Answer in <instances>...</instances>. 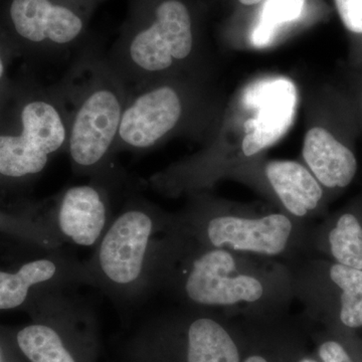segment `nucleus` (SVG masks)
Wrapping results in <instances>:
<instances>
[{"label":"nucleus","instance_id":"nucleus-1","mask_svg":"<svg viewBox=\"0 0 362 362\" xmlns=\"http://www.w3.org/2000/svg\"><path fill=\"white\" fill-rule=\"evenodd\" d=\"M69 112L66 153L76 175L90 178L108 173L128 98V86L108 54L88 42L58 83Z\"/></svg>","mask_w":362,"mask_h":362},{"label":"nucleus","instance_id":"nucleus-2","mask_svg":"<svg viewBox=\"0 0 362 362\" xmlns=\"http://www.w3.org/2000/svg\"><path fill=\"white\" fill-rule=\"evenodd\" d=\"M171 218L142 197H127L92 256L82 262L84 284L121 305L146 297L152 291L154 250Z\"/></svg>","mask_w":362,"mask_h":362},{"label":"nucleus","instance_id":"nucleus-3","mask_svg":"<svg viewBox=\"0 0 362 362\" xmlns=\"http://www.w3.org/2000/svg\"><path fill=\"white\" fill-rule=\"evenodd\" d=\"M194 18L183 0H129L108 54L128 89L161 81L194 56Z\"/></svg>","mask_w":362,"mask_h":362},{"label":"nucleus","instance_id":"nucleus-4","mask_svg":"<svg viewBox=\"0 0 362 362\" xmlns=\"http://www.w3.org/2000/svg\"><path fill=\"white\" fill-rule=\"evenodd\" d=\"M71 290L47 293L26 312L30 323L11 332L28 362H97L100 352L96 315Z\"/></svg>","mask_w":362,"mask_h":362},{"label":"nucleus","instance_id":"nucleus-5","mask_svg":"<svg viewBox=\"0 0 362 362\" xmlns=\"http://www.w3.org/2000/svg\"><path fill=\"white\" fill-rule=\"evenodd\" d=\"M129 362H242L239 346L214 317L190 309L144 324L125 342Z\"/></svg>","mask_w":362,"mask_h":362},{"label":"nucleus","instance_id":"nucleus-6","mask_svg":"<svg viewBox=\"0 0 362 362\" xmlns=\"http://www.w3.org/2000/svg\"><path fill=\"white\" fill-rule=\"evenodd\" d=\"M70 112L58 84L21 105L20 132L0 134V173L21 180L37 176L66 152Z\"/></svg>","mask_w":362,"mask_h":362},{"label":"nucleus","instance_id":"nucleus-7","mask_svg":"<svg viewBox=\"0 0 362 362\" xmlns=\"http://www.w3.org/2000/svg\"><path fill=\"white\" fill-rule=\"evenodd\" d=\"M104 0H8L6 23L21 42L54 61L89 42V28Z\"/></svg>","mask_w":362,"mask_h":362},{"label":"nucleus","instance_id":"nucleus-8","mask_svg":"<svg viewBox=\"0 0 362 362\" xmlns=\"http://www.w3.org/2000/svg\"><path fill=\"white\" fill-rule=\"evenodd\" d=\"M173 220L182 235L204 246L265 257L282 255L294 230L291 220L283 214L246 218L209 214L197 209Z\"/></svg>","mask_w":362,"mask_h":362},{"label":"nucleus","instance_id":"nucleus-9","mask_svg":"<svg viewBox=\"0 0 362 362\" xmlns=\"http://www.w3.org/2000/svg\"><path fill=\"white\" fill-rule=\"evenodd\" d=\"M121 181L120 170L114 168L89 183L66 188L54 206L42 213L37 209V214L64 243L95 247L115 216L113 194Z\"/></svg>","mask_w":362,"mask_h":362},{"label":"nucleus","instance_id":"nucleus-10","mask_svg":"<svg viewBox=\"0 0 362 362\" xmlns=\"http://www.w3.org/2000/svg\"><path fill=\"white\" fill-rule=\"evenodd\" d=\"M187 114V94L170 83L129 88L114 154L153 148L180 127Z\"/></svg>","mask_w":362,"mask_h":362},{"label":"nucleus","instance_id":"nucleus-11","mask_svg":"<svg viewBox=\"0 0 362 362\" xmlns=\"http://www.w3.org/2000/svg\"><path fill=\"white\" fill-rule=\"evenodd\" d=\"M82 284V262L61 249L52 250L14 268H0V312L26 311L47 293L73 290Z\"/></svg>","mask_w":362,"mask_h":362},{"label":"nucleus","instance_id":"nucleus-12","mask_svg":"<svg viewBox=\"0 0 362 362\" xmlns=\"http://www.w3.org/2000/svg\"><path fill=\"white\" fill-rule=\"evenodd\" d=\"M302 152L312 175L324 187H346L356 175L354 152L324 128L307 132Z\"/></svg>","mask_w":362,"mask_h":362},{"label":"nucleus","instance_id":"nucleus-13","mask_svg":"<svg viewBox=\"0 0 362 362\" xmlns=\"http://www.w3.org/2000/svg\"><path fill=\"white\" fill-rule=\"evenodd\" d=\"M268 103L261 107L256 118L249 119L245 124L246 136L242 149L250 157L259 153L280 139L291 123L295 93L291 84L276 83L266 90Z\"/></svg>","mask_w":362,"mask_h":362},{"label":"nucleus","instance_id":"nucleus-14","mask_svg":"<svg viewBox=\"0 0 362 362\" xmlns=\"http://www.w3.org/2000/svg\"><path fill=\"white\" fill-rule=\"evenodd\" d=\"M266 175L283 206L292 216H306L322 199L319 181L296 161H272L267 165Z\"/></svg>","mask_w":362,"mask_h":362},{"label":"nucleus","instance_id":"nucleus-15","mask_svg":"<svg viewBox=\"0 0 362 362\" xmlns=\"http://www.w3.org/2000/svg\"><path fill=\"white\" fill-rule=\"evenodd\" d=\"M0 233L45 252L65 244L51 226L28 211L11 214L0 209Z\"/></svg>","mask_w":362,"mask_h":362},{"label":"nucleus","instance_id":"nucleus-16","mask_svg":"<svg viewBox=\"0 0 362 362\" xmlns=\"http://www.w3.org/2000/svg\"><path fill=\"white\" fill-rule=\"evenodd\" d=\"M331 280L341 290L340 320L350 328L362 326V270L334 264L330 268Z\"/></svg>","mask_w":362,"mask_h":362},{"label":"nucleus","instance_id":"nucleus-17","mask_svg":"<svg viewBox=\"0 0 362 362\" xmlns=\"http://www.w3.org/2000/svg\"><path fill=\"white\" fill-rule=\"evenodd\" d=\"M328 243L338 264L362 270V226L356 216L342 214L330 230Z\"/></svg>","mask_w":362,"mask_h":362},{"label":"nucleus","instance_id":"nucleus-18","mask_svg":"<svg viewBox=\"0 0 362 362\" xmlns=\"http://www.w3.org/2000/svg\"><path fill=\"white\" fill-rule=\"evenodd\" d=\"M305 0H266L252 33L255 45L268 44L283 25L298 20L303 13Z\"/></svg>","mask_w":362,"mask_h":362},{"label":"nucleus","instance_id":"nucleus-19","mask_svg":"<svg viewBox=\"0 0 362 362\" xmlns=\"http://www.w3.org/2000/svg\"><path fill=\"white\" fill-rule=\"evenodd\" d=\"M343 25L350 32L362 33V0H334Z\"/></svg>","mask_w":362,"mask_h":362},{"label":"nucleus","instance_id":"nucleus-20","mask_svg":"<svg viewBox=\"0 0 362 362\" xmlns=\"http://www.w3.org/2000/svg\"><path fill=\"white\" fill-rule=\"evenodd\" d=\"M319 356L323 362H354L340 343L329 340L319 346Z\"/></svg>","mask_w":362,"mask_h":362},{"label":"nucleus","instance_id":"nucleus-21","mask_svg":"<svg viewBox=\"0 0 362 362\" xmlns=\"http://www.w3.org/2000/svg\"><path fill=\"white\" fill-rule=\"evenodd\" d=\"M25 358L21 354L13 337H6L0 332V362H25Z\"/></svg>","mask_w":362,"mask_h":362},{"label":"nucleus","instance_id":"nucleus-22","mask_svg":"<svg viewBox=\"0 0 362 362\" xmlns=\"http://www.w3.org/2000/svg\"><path fill=\"white\" fill-rule=\"evenodd\" d=\"M242 362H270L267 357L261 356V354H251L243 359Z\"/></svg>","mask_w":362,"mask_h":362},{"label":"nucleus","instance_id":"nucleus-23","mask_svg":"<svg viewBox=\"0 0 362 362\" xmlns=\"http://www.w3.org/2000/svg\"><path fill=\"white\" fill-rule=\"evenodd\" d=\"M4 73H6V63H4V57L0 52V81L4 78Z\"/></svg>","mask_w":362,"mask_h":362},{"label":"nucleus","instance_id":"nucleus-24","mask_svg":"<svg viewBox=\"0 0 362 362\" xmlns=\"http://www.w3.org/2000/svg\"><path fill=\"white\" fill-rule=\"evenodd\" d=\"M239 1L245 6H255V4H258L263 0H239Z\"/></svg>","mask_w":362,"mask_h":362},{"label":"nucleus","instance_id":"nucleus-25","mask_svg":"<svg viewBox=\"0 0 362 362\" xmlns=\"http://www.w3.org/2000/svg\"><path fill=\"white\" fill-rule=\"evenodd\" d=\"M298 362H317L316 361H314V359L309 358V357H304V358L300 359Z\"/></svg>","mask_w":362,"mask_h":362}]
</instances>
